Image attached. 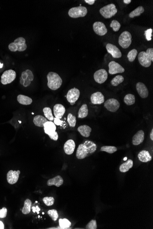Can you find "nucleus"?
I'll return each instance as SVG.
<instances>
[{"label":"nucleus","instance_id":"nucleus-8","mask_svg":"<svg viewBox=\"0 0 153 229\" xmlns=\"http://www.w3.org/2000/svg\"><path fill=\"white\" fill-rule=\"evenodd\" d=\"M132 38V35L128 31L123 32L119 36L118 40L119 45L123 49H127L131 45Z\"/></svg>","mask_w":153,"mask_h":229},{"label":"nucleus","instance_id":"nucleus-40","mask_svg":"<svg viewBox=\"0 0 153 229\" xmlns=\"http://www.w3.org/2000/svg\"><path fill=\"white\" fill-rule=\"evenodd\" d=\"M43 201L46 205L47 206H51L54 205L55 199L52 197H46L43 198Z\"/></svg>","mask_w":153,"mask_h":229},{"label":"nucleus","instance_id":"nucleus-22","mask_svg":"<svg viewBox=\"0 0 153 229\" xmlns=\"http://www.w3.org/2000/svg\"><path fill=\"white\" fill-rule=\"evenodd\" d=\"M144 139V133L142 130H140L133 136L132 143L134 145L141 144Z\"/></svg>","mask_w":153,"mask_h":229},{"label":"nucleus","instance_id":"nucleus-36","mask_svg":"<svg viewBox=\"0 0 153 229\" xmlns=\"http://www.w3.org/2000/svg\"><path fill=\"white\" fill-rule=\"evenodd\" d=\"M102 151H105L109 154L115 153L117 150V148L113 146H103L101 149Z\"/></svg>","mask_w":153,"mask_h":229},{"label":"nucleus","instance_id":"nucleus-49","mask_svg":"<svg viewBox=\"0 0 153 229\" xmlns=\"http://www.w3.org/2000/svg\"><path fill=\"white\" fill-rule=\"evenodd\" d=\"M150 139H151V140H153V129H152V130H151V133H150Z\"/></svg>","mask_w":153,"mask_h":229},{"label":"nucleus","instance_id":"nucleus-6","mask_svg":"<svg viewBox=\"0 0 153 229\" xmlns=\"http://www.w3.org/2000/svg\"><path fill=\"white\" fill-rule=\"evenodd\" d=\"M99 13L105 19H110L117 13V9L115 4H110L103 7L99 10Z\"/></svg>","mask_w":153,"mask_h":229},{"label":"nucleus","instance_id":"nucleus-48","mask_svg":"<svg viewBox=\"0 0 153 229\" xmlns=\"http://www.w3.org/2000/svg\"><path fill=\"white\" fill-rule=\"evenodd\" d=\"M131 1H132L131 0H124V1H123L124 3H125V4H129L130 3H131Z\"/></svg>","mask_w":153,"mask_h":229},{"label":"nucleus","instance_id":"nucleus-7","mask_svg":"<svg viewBox=\"0 0 153 229\" xmlns=\"http://www.w3.org/2000/svg\"><path fill=\"white\" fill-rule=\"evenodd\" d=\"M88 13L87 8L85 7L79 6L74 7L70 9L68 11V15L73 19L85 17Z\"/></svg>","mask_w":153,"mask_h":229},{"label":"nucleus","instance_id":"nucleus-31","mask_svg":"<svg viewBox=\"0 0 153 229\" xmlns=\"http://www.w3.org/2000/svg\"><path fill=\"white\" fill-rule=\"evenodd\" d=\"M144 12V9L143 7L142 6H140V7H137V8H136L134 11L130 13L129 14V17L133 19L134 17L140 16Z\"/></svg>","mask_w":153,"mask_h":229},{"label":"nucleus","instance_id":"nucleus-15","mask_svg":"<svg viewBox=\"0 0 153 229\" xmlns=\"http://www.w3.org/2000/svg\"><path fill=\"white\" fill-rule=\"evenodd\" d=\"M94 32L99 36H104L107 33V29L104 24L101 21H96L93 24Z\"/></svg>","mask_w":153,"mask_h":229},{"label":"nucleus","instance_id":"nucleus-27","mask_svg":"<svg viewBox=\"0 0 153 229\" xmlns=\"http://www.w3.org/2000/svg\"><path fill=\"white\" fill-rule=\"evenodd\" d=\"M17 100L21 104L28 105L32 103L33 100L31 98L26 96L19 95L17 97Z\"/></svg>","mask_w":153,"mask_h":229},{"label":"nucleus","instance_id":"nucleus-9","mask_svg":"<svg viewBox=\"0 0 153 229\" xmlns=\"http://www.w3.org/2000/svg\"><path fill=\"white\" fill-rule=\"evenodd\" d=\"M34 80V75L32 71L27 70L22 73L20 80V83L25 87H27L30 85L32 81Z\"/></svg>","mask_w":153,"mask_h":229},{"label":"nucleus","instance_id":"nucleus-46","mask_svg":"<svg viewBox=\"0 0 153 229\" xmlns=\"http://www.w3.org/2000/svg\"><path fill=\"white\" fill-rule=\"evenodd\" d=\"M84 1L89 5H93L95 3L96 1L95 0H85Z\"/></svg>","mask_w":153,"mask_h":229},{"label":"nucleus","instance_id":"nucleus-33","mask_svg":"<svg viewBox=\"0 0 153 229\" xmlns=\"http://www.w3.org/2000/svg\"><path fill=\"white\" fill-rule=\"evenodd\" d=\"M43 112L46 118L50 121H54V118L52 113L51 109L49 107H45L43 109Z\"/></svg>","mask_w":153,"mask_h":229},{"label":"nucleus","instance_id":"nucleus-17","mask_svg":"<svg viewBox=\"0 0 153 229\" xmlns=\"http://www.w3.org/2000/svg\"><path fill=\"white\" fill-rule=\"evenodd\" d=\"M20 171L10 170L7 173V181L10 184H14L18 182Z\"/></svg>","mask_w":153,"mask_h":229},{"label":"nucleus","instance_id":"nucleus-2","mask_svg":"<svg viewBox=\"0 0 153 229\" xmlns=\"http://www.w3.org/2000/svg\"><path fill=\"white\" fill-rule=\"evenodd\" d=\"M47 86L52 90H57L63 84V80L57 73L50 72L47 75Z\"/></svg>","mask_w":153,"mask_h":229},{"label":"nucleus","instance_id":"nucleus-45","mask_svg":"<svg viewBox=\"0 0 153 229\" xmlns=\"http://www.w3.org/2000/svg\"><path fill=\"white\" fill-rule=\"evenodd\" d=\"M54 123L55 124V125H61L63 124V121H61L60 119H59L57 118H55L54 119Z\"/></svg>","mask_w":153,"mask_h":229},{"label":"nucleus","instance_id":"nucleus-42","mask_svg":"<svg viewBox=\"0 0 153 229\" xmlns=\"http://www.w3.org/2000/svg\"><path fill=\"white\" fill-rule=\"evenodd\" d=\"M97 228L96 221V220H91L86 225L87 229H96Z\"/></svg>","mask_w":153,"mask_h":229},{"label":"nucleus","instance_id":"nucleus-12","mask_svg":"<svg viewBox=\"0 0 153 229\" xmlns=\"http://www.w3.org/2000/svg\"><path fill=\"white\" fill-rule=\"evenodd\" d=\"M120 106L119 102L114 99H109L104 103V107L111 112L117 111L120 107Z\"/></svg>","mask_w":153,"mask_h":229},{"label":"nucleus","instance_id":"nucleus-19","mask_svg":"<svg viewBox=\"0 0 153 229\" xmlns=\"http://www.w3.org/2000/svg\"><path fill=\"white\" fill-rule=\"evenodd\" d=\"M91 102L93 104H101L104 101V97L101 92L94 93L91 96Z\"/></svg>","mask_w":153,"mask_h":229},{"label":"nucleus","instance_id":"nucleus-3","mask_svg":"<svg viewBox=\"0 0 153 229\" xmlns=\"http://www.w3.org/2000/svg\"><path fill=\"white\" fill-rule=\"evenodd\" d=\"M138 60L141 65L144 67H149L153 62V49L149 48L146 52L142 51L138 56Z\"/></svg>","mask_w":153,"mask_h":229},{"label":"nucleus","instance_id":"nucleus-35","mask_svg":"<svg viewBox=\"0 0 153 229\" xmlns=\"http://www.w3.org/2000/svg\"><path fill=\"white\" fill-rule=\"evenodd\" d=\"M60 227V228L66 229L70 227L71 225V223L69 220L66 219H60L59 220Z\"/></svg>","mask_w":153,"mask_h":229},{"label":"nucleus","instance_id":"nucleus-47","mask_svg":"<svg viewBox=\"0 0 153 229\" xmlns=\"http://www.w3.org/2000/svg\"><path fill=\"white\" fill-rule=\"evenodd\" d=\"M4 229V225L2 221H0V229Z\"/></svg>","mask_w":153,"mask_h":229},{"label":"nucleus","instance_id":"nucleus-41","mask_svg":"<svg viewBox=\"0 0 153 229\" xmlns=\"http://www.w3.org/2000/svg\"><path fill=\"white\" fill-rule=\"evenodd\" d=\"M121 26V24L119 23V21L115 20L112 21L110 24V27H112L114 32L118 31Z\"/></svg>","mask_w":153,"mask_h":229},{"label":"nucleus","instance_id":"nucleus-16","mask_svg":"<svg viewBox=\"0 0 153 229\" xmlns=\"http://www.w3.org/2000/svg\"><path fill=\"white\" fill-rule=\"evenodd\" d=\"M106 49L108 52L114 58H120L122 57L121 51L115 45L109 43L106 44Z\"/></svg>","mask_w":153,"mask_h":229},{"label":"nucleus","instance_id":"nucleus-11","mask_svg":"<svg viewBox=\"0 0 153 229\" xmlns=\"http://www.w3.org/2000/svg\"><path fill=\"white\" fill-rule=\"evenodd\" d=\"M80 94V91L76 88L74 87L72 89H70L66 96L67 101L69 102L72 105H73L79 99Z\"/></svg>","mask_w":153,"mask_h":229},{"label":"nucleus","instance_id":"nucleus-21","mask_svg":"<svg viewBox=\"0 0 153 229\" xmlns=\"http://www.w3.org/2000/svg\"><path fill=\"white\" fill-rule=\"evenodd\" d=\"M53 111L55 118L60 119L63 118L66 111L65 107L60 104H57L54 106Z\"/></svg>","mask_w":153,"mask_h":229},{"label":"nucleus","instance_id":"nucleus-38","mask_svg":"<svg viewBox=\"0 0 153 229\" xmlns=\"http://www.w3.org/2000/svg\"><path fill=\"white\" fill-rule=\"evenodd\" d=\"M137 51L136 49H133L129 52L128 58L130 62H133L134 61L137 56Z\"/></svg>","mask_w":153,"mask_h":229},{"label":"nucleus","instance_id":"nucleus-43","mask_svg":"<svg viewBox=\"0 0 153 229\" xmlns=\"http://www.w3.org/2000/svg\"><path fill=\"white\" fill-rule=\"evenodd\" d=\"M152 32L153 29L152 28H149L145 31V35L146 36V38L148 41H150L152 39Z\"/></svg>","mask_w":153,"mask_h":229},{"label":"nucleus","instance_id":"nucleus-25","mask_svg":"<svg viewBox=\"0 0 153 229\" xmlns=\"http://www.w3.org/2000/svg\"><path fill=\"white\" fill-rule=\"evenodd\" d=\"M78 130L83 137H89L90 136L92 129L87 125H83L78 128Z\"/></svg>","mask_w":153,"mask_h":229},{"label":"nucleus","instance_id":"nucleus-5","mask_svg":"<svg viewBox=\"0 0 153 229\" xmlns=\"http://www.w3.org/2000/svg\"><path fill=\"white\" fill-rule=\"evenodd\" d=\"M44 129L45 133L47 134L50 138L52 140L57 141L58 139V135L56 132V125L52 121H47L44 125Z\"/></svg>","mask_w":153,"mask_h":229},{"label":"nucleus","instance_id":"nucleus-39","mask_svg":"<svg viewBox=\"0 0 153 229\" xmlns=\"http://www.w3.org/2000/svg\"><path fill=\"white\" fill-rule=\"evenodd\" d=\"M48 215L53 221H57L59 217L57 211L56 210H51L48 211Z\"/></svg>","mask_w":153,"mask_h":229},{"label":"nucleus","instance_id":"nucleus-10","mask_svg":"<svg viewBox=\"0 0 153 229\" xmlns=\"http://www.w3.org/2000/svg\"><path fill=\"white\" fill-rule=\"evenodd\" d=\"M16 77V73L13 70H8L4 71L1 76V82L3 85L12 83Z\"/></svg>","mask_w":153,"mask_h":229},{"label":"nucleus","instance_id":"nucleus-30","mask_svg":"<svg viewBox=\"0 0 153 229\" xmlns=\"http://www.w3.org/2000/svg\"><path fill=\"white\" fill-rule=\"evenodd\" d=\"M32 205V202L29 199H26L25 201L24 206L22 210V213L24 215H28L31 211V206Z\"/></svg>","mask_w":153,"mask_h":229},{"label":"nucleus","instance_id":"nucleus-37","mask_svg":"<svg viewBox=\"0 0 153 229\" xmlns=\"http://www.w3.org/2000/svg\"><path fill=\"white\" fill-rule=\"evenodd\" d=\"M67 122H68L70 127H75L77 120H76V118L75 116H73L72 113H69L67 115Z\"/></svg>","mask_w":153,"mask_h":229},{"label":"nucleus","instance_id":"nucleus-50","mask_svg":"<svg viewBox=\"0 0 153 229\" xmlns=\"http://www.w3.org/2000/svg\"><path fill=\"white\" fill-rule=\"evenodd\" d=\"M3 64L0 63V68H1L3 67Z\"/></svg>","mask_w":153,"mask_h":229},{"label":"nucleus","instance_id":"nucleus-18","mask_svg":"<svg viewBox=\"0 0 153 229\" xmlns=\"http://www.w3.org/2000/svg\"><path fill=\"white\" fill-rule=\"evenodd\" d=\"M136 89L140 96L143 99H145L148 97V89L145 84L142 82H139L137 83Z\"/></svg>","mask_w":153,"mask_h":229},{"label":"nucleus","instance_id":"nucleus-20","mask_svg":"<svg viewBox=\"0 0 153 229\" xmlns=\"http://www.w3.org/2000/svg\"><path fill=\"white\" fill-rule=\"evenodd\" d=\"M75 142L72 139L67 140L64 145L65 153L68 155H72L74 152L75 149Z\"/></svg>","mask_w":153,"mask_h":229},{"label":"nucleus","instance_id":"nucleus-26","mask_svg":"<svg viewBox=\"0 0 153 229\" xmlns=\"http://www.w3.org/2000/svg\"><path fill=\"white\" fill-rule=\"evenodd\" d=\"M47 121H48V119L42 115H37L34 118V123L37 127H44V124Z\"/></svg>","mask_w":153,"mask_h":229},{"label":"nucleus","instance_id":"nucleus-29","mask_svg":"<svg viewBox=\"0 0 153 229\" xmlns=\"http://www.w3.org/2000/svg\"><path fill=\"white\" fill-rule=\"evenodd\" d=\"M89 113L88 106L86 104H84L80 107L78 111V118L79 119H83L87 117Z\"/></svg>","mask_w":153,"mask_h":229},{"label":"nucleus","instance_id":"nucleus-34","mask_svg":"<svg viewBox=\"0 0 153 229\" xmlns=\"http://www.w3.org/2000/svg\"><path fill=\"white\" fill-rule=\"evenodd\" d=\"M124 77L121 75H117L114 77L111 81V84L113 86H118L124 81Z\"/></svg>","mask_w":153,"mask_h":229},{"label":"nucleus","instance_id":"nucleus-28","mask_svg":"<svg viewBox=\"0 0 153 229\" xmlns=\"http://www.w3.org/2000/svg\"><path fill=\"white\" fill-rule=\"evenodd\" d=\"M133 163H134L133 161L131 159H129L127 162L120 166L119 168L120 172L122 173H126L128 172L130 169L133 167Z\"/></svg>","mask_w":153,"mask_h":229},{"label":"nucleus","instance_id":"nucleus-4","mask_svg":"<svg viewBox=\"0 0 153 229\" xmlns=\"http://www.w3.org/2000/svg\"><path fill=\"white\" fill-rule=\"evenodd\" d=\"M27 48L26 40L23 37L16 39L13 43H10L8 45V49L12 52H22L25 50Z\"/></svg>","mask_w":153,"mask_h":229},{"label":"nucleus","instance_id":"nucleus-1","mask_svg":"<svg viewBox=\"0 0 153 229\" xmlns=\"http://www.w3.org/2000/svg\"><path fill=\"white\" fill-rule=\"evenodd\" d=\"M96 149L97 145L95 143L90 140H86L78 146L76 151V157L78 159H84L93 154Z\"/></svg>","mask_w":153,"mask_h":229},{"label":"nucleus","instance_id":"nucleus-24","mask_svg":"<svg viewBox=\"0 0 153 229\" xmlns=\"http://www.w3.org/2000/svg\"><path fill=\"white\" fill-rule=\"evenodd\" d=\"M138 158L140 161L143 162H148L152 160V156L147 150H143L138 154Z\"/></svg>","mask_w":153,"mask_h":229},{"label":"nucleus","instance_id":"nucleus-44","mask_svg":"<svg viewBox=\"0 0 153 229\" xmlns=\"http://www.w3.org/2000/svg\"><path fill=\"white\" fill-rule=\"evenodd\" d=\"M7 210L5 207L0 210V218H4L7 216Z\"/></svg>","mask_w":153,"mask_h":229},{"label":"nucleus","instance_id":"nucleus-32","mask_svg":"<svg viewBox=\"0 0 153 229\" xmlns=\"http://www.w3.org/2000/svg\"><path fill=\"white\" fill-rule=\"evenodd\" d=\"M124 102L127 105H132L135 102V97L132 94H128L124 97Z\"/></svg>","mask_w":153,"mask_h":229},{"label":"nucleus","instance_id":"nucleus-13","mask_svg":"<svg viewBox=\"0 0 153 229\" xmlns=\"http://www.w3.org/2000/svg\"><path fill=\"white\" fill-rule=\"evenodd\" d=\"M94 78L96 82L99 84H102L107 79V72L103 69L98 70L94 74Z\"/></svg>","mask_w":153,"mask_h":229},{"label":"nucleus","instance_id":"nucleus-23","mask_svg":"<svg viewBox=\"0 0 153 229\" xmlns=\"http://www.w3.org/2000/svg\"><path fill=\"white\" fill-rule=\"evenodd\" d=\"M63 179L60 176L58 175L52 179L48 180L47 181V185L49 186L54 185L57 187H59L63 183Z\"/></svg>","mask_w":153,"mask_h":229},{"label":"nucleus","instance_id":"nucleus-14","mask_svg":"<svg viewBox=\"0 0 153 229\" xmlns=\"http://www.w3.org/2000/svg\"><path fill=\"white\" fill-rule=\"evenodd\" d=\"M109 73L110 75L116 74L117 73H122L125 71V69L119 64L114 61L110 62L109 64Z\"/></svg>","mask_w":153,"mask_h":229}]
</instances>
